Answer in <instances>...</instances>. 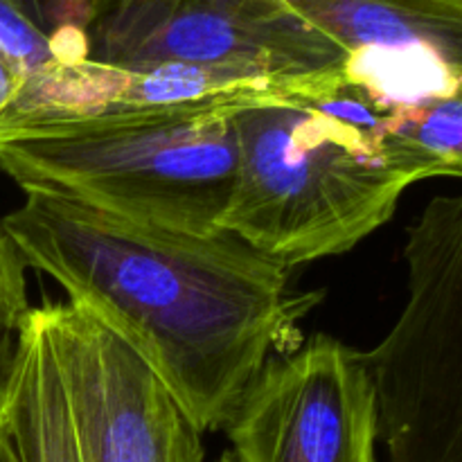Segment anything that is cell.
Masks as SVG:
<instances>
[{"mask_svg":"<svg viewBox=\"0 0 462 462\" xmlns=\"http://www.w3.org/2000/svg\"><path fill=\"white\" fill-rule=\"evenodd\" d=\"M25 266L125 341L197 431L226 429L273 352L323 293L237 235L135 224L43 192L0 219Z\"/></svg>","mask_w":462,"mask_h":462,"instance_id":"6da1fadb","label":"cell"},{"mask_svg":"<svg viewBox=\"0 0 462 462\" xmlns=\"http://www.w3.org/2000/svg\"><path fill=\"white\" fill-rule=\"evenodd\" d=\"M341 86L320 99H257L235 116L237 171L221 230L287 269L352 251L393 219L404 189L445 179Z\"/></svg>","mask_w":462,"mask_h":462,"instance_id":"7a4b0ae2","label":"cell"},{"mask_svg":"<svg viewBox=\"0 0 462 462\" xmlns=\"http://www.w3.org/2000/svg\"><path fill=\"white\" fill-rule=\"evenodd\" d=\"M280 95L305 93L226 95L32 126L0 143V170L23 192L156 228L219 233L237 171L235 116Z\"/></svg>","mask_w":462,"mask_h":462,"instance_id":"3957f363","label":"cell"},{"mask_svg":"<svg viewBox=\"0 0 462 462\" xmlns=\"http://www.w3.org/2000/svg\"><path fill=\"white\" fill-rule=\"evenodd\" d=\"M9 409L70 462H203L201 433L153 370L70 302L30 307L5 377Z\"/></svg>","mask_w":462,"mask_h":462,"instance_id":"277c9868","label":"cell"},{"mask_svg":"<svg viewBox=\"0 0 462 462\" xmlns=\"http://www.w3.org/2000/svg\"><path fill=\"white\" fill-rule=\"evenodd\" d=\"M409 300L361 352L388 462H462V197H436L406 244Z\"/></svg>","mask_w":462,"mask_h":462,"instance_id":"5b68a950","label":"cell"},{"mask_svg":"<svg viewBox=\"0 0 462 462\" xmlns=\"http://www.w3.org/2000/svg\"><path fill=\"white\" fill-rule=\"evenodd\" d=\"M88 57L126 70L192 66L310 84L346 75V52L284 0H86Z\"/></svg>","mask_w":462,"mask_h":462,"instance_id":"8992f818","label":"cell"},{"mask_svg":"<svg viewBox=\"0 0 462 462\" xmlns=\"http://www.w3.org/2000/svg\"><path fill=\"white\" fill-rule=\"evenodd\" d=\"M224 431L237 462H377L368 365L319 334L266 361Z\"/></svg>","mask_w":462,"mask_h":462,"instance_id":"52a82bcc","label":"cell"},{"mask_svg":"<svg viewBox=\"0 0 462 462\" xmlns=\"http://www.w3.org/2000/svg\"><path fill=\"white\" fill-rule=\"evenodd\" d=\"M346 52L347 63L433 52L462 66V0H284Z\"/></svg>","mask_w":462,"mask_h":462,"instance_id":"ba28073f","label":"cell"},{"mask_svg":"<svg viewBox=\"0 0 462 462\" xmlns=\"http://www.w3.org/2000/svg\"><path fill=\"white\" fill-rule=\"evenodd\" d=\"M379 126L386 135L431 158L445 179L462 176L460 95L429 97L422 102L393 106L391 111L379 116Z\"/></svg>","mask_w":462,"mask_h":462,"instance_id":"9c48e42d","label":"cell"},{"mask_svg":"<svg viewBox=\"0 0 462 462\" xmlns=\"http://www.w3.org/2000/svg\"><path fill=\"white\" fill-rule=\"evenodd\" d=\"M0 52L25 81L59 59L88 57V45L81 27L66 25L48 34L25 12L21 0H0Z\"/></svg>","mask_w":462,"mask_h":462,"instance_id":"30bf717a","label":"cell"},{"mask_svg":"<svg viewBox=\"0 0 462 462\" xmlns=\"http://www.w3.org/2000/svg\"><path fill=\"white\" fill-rule=\"evenodd\" d=\"M25 262L0 228V356L14 346L23 319L30 311Z\"/></svg>","mask_w":462,"mask_h":462,"instance_id":"8fae6325","label":"cell"},{"mask_svg":"<svg viewBox=\"0 0 462 462\" xmlns=\"http://www.w3.org/2000/svg\"><path fill=\"white\" fill-rule=\"evenodd\" d=\"M5 415L21 462H70L59 442L39 422L9 409L7 402H5Z\"/></svg>","mask_w":462,"mask_h":462,"instance_id":"7c38bea8","label":"cell"},{"mask_svg":"<svg viewBox=\"0 0 462 462\" xmlns=\"http://www.w3.org/2000/svg\"><path fill=\"white\" fill-rule=\"evenodd\" d=\"M12 347L0 356V462H21L16 445H14L12 431H9L7 415H5V377H7V365H9V356H12Z\"/></svg>","mask_w":462,"mask_h":462,"instance_id":"4fadbf2b","label":"cell"},{"mask_svg":"<svg viewBox=\"0 0 462 462\" xmlns=\"http://www.w3.org/2000/svg\"><path fill=\"white\" fill-rule=\"evenodd\" d=\"M217 462H237V460H235V456L230 454V451H226V454H221V458Z\"/></svg>","mask_w":462,"mask_h":462,"instance_id":"5bb4252c","label":"cell"}]
</instances>
